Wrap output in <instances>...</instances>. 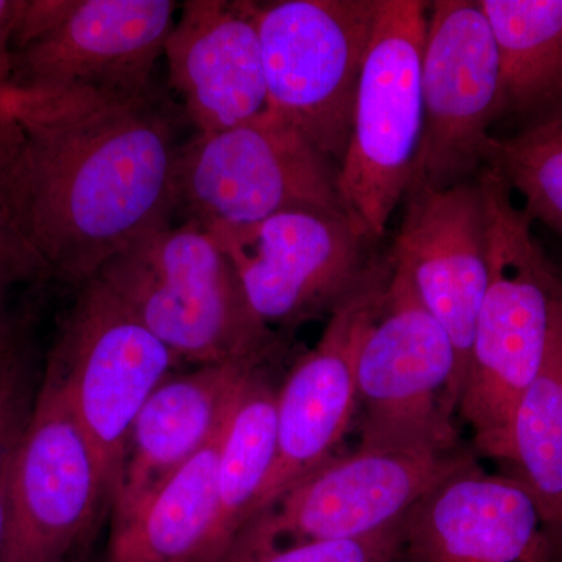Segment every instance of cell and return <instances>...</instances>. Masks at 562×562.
I'll return each mask as SVG.
<instances>
[{
    "mask_svg": "<svg viewBox=\"0 0 562 562\" xmlns=\"http://www.w3.org/2000/svg\"><path fill=\"white\" fill-rule=\"evenodd\" d=\"M502 63L503 117L562 120V0H480Z\"/></svg>",
    "mask_w": 562,
    "mask_h": 562,
    "instance_id": "cell-20",
    "label": "cell"
},
{
    "mask_svg": "<svg viewBox=\"0 0 562 562\" xmlns=\"http://www.w3.org/2000/svg\"><path fill=\"white\" fill-rule=\"evenodd\" d=\"M21 0H0V90L10 87L13 72V38Z\"/></svg>",
    "mask_w": 562,
    "mask_h": 562,
    "instance_id": "cell-27",
    "label": "cell"
},
{
    "mask_svg": "<svg viewBox=\"0 0 562 562\" xmlns=\"http://www.w3.org/2000/svg\"><path fill=\"white\" fill-rule=\"evenodd\" d=\"M424 124L405 198L475 180L491 165L503 117L502 63L480 0L428 5L422 57Z\"/></svg>",
    "mask_w": 562,
    "mask_h": 562,
    "instance_id": "cell-9",
    "label": "cell"
},
{
    "mask_svg": "<svg viewBox=\"0 0 562 562\" xmlns=\"http://www.w3.org/2000/svg\"><path fill=\"white\" fill-rule=\"evenodd\" d=\"M0 272L9 273L20 283H38L47 280L43 265L29 249L24 239L18 235L2 211H0Z\"/></svg>",
    "mask_w": 562,
    "mask_h": 562,
    "instance_id": "cell-26",
    "label": "cell"
},
{
    "mask_svg": "<svg viewBox=\"0 0 562 562\" xmlns=\"http://www.w3.org/2000/svg\"><path fill=\"white\" fill-rule=\"evenodd\" d=\"M395 562H552V553L527 487L472 458L408 514Z\"/></svg>",
    "mask_w": 562,
    "mask_h": 562,
    "instance_id": "cell-16",
    "label": "cell"
},
{
    "mask_svg": "<svg viewBox=\"0 0 562 562\" xmlns=\"http://www.w3.org/2000/svg\"><path fill=\"white\" fill-rule=\"evenodd\" d=\"M258 2L187 0L168 40L169 87L179 94L195 133H214L268 110Z\"/></svg>",
    "mask_w": 562,
    "mask_h": 562,
    "instance_id": "cell-17",
    "label": "cell"
},
{
    "mask_svg": "<svg viewBox=\"0 0 562 562\" xmlns=\"http://www.w3.org/2000/svg\"><path fill=\"white\" fill-rule=\"evenodd\" d=\"M405 520L368 538L346 541L272 543L243 530L217 562H395Z\"/></svg>",
    "mask_w": 562,
    "mask_h": 562,
    "instance_id": "cell-25",
    "label": "cell"
},
{
    "mask_svg": "<svg viewBox=\"0 0 562 562\" xmlns=\"http://www.w3.org/2000/svg\"><path fill=\"white\" fill-rule=\"evenodd\" d=\"M32 376L31 351L21 330L0 350V560L9 520L11 469L36 397Z\"/></svg>",
    "mask_w": 562,
    "mask_h": 562,
    "instance_id": "cell-24",
    "label": "cell"
},
{
    "mask_svg": "<svg viewBox=\"0 0 562 562\" xmlns=\"http://www.w3.org/2000/svg\"><path fill=\"white\" fill-rule=\"evenodd\" d=\"M379 0L258 5L268 110L341 166Z\"/></svg>",
    "mask_w": 562,
    "mask_h": 562,
    "instance_id": "cell-8",
    "label": "cell"
},
{
    "mask_svg": "<svg viewBox=\"0 0 562 562\" xmlns=\"http://www.w3.org/2000/svg\"><path fill=\"white\" fill-rule=\"evenodd\" d=\"M228 416L133 519L110 528L103 562H217V473Z\"/></svg>",
    "mask_w": 562,
    "mask_h": 562,
    "instance_id": "cell-19",
    "label": "cell"
},
{
    "mask_svg": "<svg viewBox=\"0 0 562 562\" xmlns=\"http://www.w3.org/2000/svg\"><path fill=\"white\" fill-rule=\"evenodd\" d=\"M505 465L538 506L552 562H562V294L541 371L514 414Z\"/></svg>",
    "mask_w": 562,
    "mask_h": 562,
    "instance_id": "cell-21",
    "label": "cell"
},
{
    "mask_svg": "<svg viewBox=\"0 0 562 562\" xmlns=\"http://www.w3.org/2000/svg\"><path fill=\"white\" fill-rule=\"evenodd\" d=\"M20 281L9 273L0 272V350L5 349L21 330V321L11 308V290Z\"/></svg>",
    "mask_w": 562,
    "mask_h": 562,
    "instance_id": "cell-28",
    "label": "cell"
},
{
    "mask_svg": "<svg viewBox=\"0 0 562 562\" xmlns=\"http://www.w3.org/2000/svg\"><path fill=\"white\" fill-rule=\"evenodd\" d=\"M173 184L176 213L205 231L292 210L346 213L338 166L271 110L227 131L195 133L181 144Z\"/></svg>",
    "mask_w": 562,
    "mask_h": 562,
    "instance_id": "cell-6",
    "label": "cell"
},
{
    "mask_svg": "<svg viewBox=\"0 0 562 562\" xmlns=\"http://www.w3.org/2000/svg\"><path fill=\"white\" fill-rule=\"evenodd\" d=\"M268 362L244 380L222 439L214 530L217 561L250 522L276 461L279 386L269 379Z\"/></svg>",
    "mask_w": 562,
    "mask_h": 562,
    "instance_id": "cell-22",
    "label": "cell"
},
{
    "mask_svg": "<svg viewBox=\"0 0 562 562\" xmlns=\"http://www.w3.org/2000/svg\"><path fill=\"white\" fill-rule=\"evenodd\" d=\"M241 280L262 325L288 335L330 316L364 279L371 241L346 213L292 210L235 227L209 228Z\"/></svg>",
    "mask_w": 562,
    "mask_h": 562,
    "instance_id": "cell-12",
    "label": "cell"
},
{
    "mask_svg": "<svg viewBox=\"0 0 562 562\" xmlns=\"http://www.w3.org/2000/svg\"><path fill=\"white\" fill-rule=\"evenodd\" d=\"M180 364L99 277L79 288L47 366L60 376L90 442L110 506L120 490L133 424Z\"/></svg>",
    "mask_w": 562,
    "mask_h": 562,
    "instance_id": "cell-7",
    "label": "cell"
},
{
    "mask_svg": "<svg viewBox=\"0 0 562 562\" xmlns=\"http://www.w3.org/2000/svg\"><path fill=\"white\" fill-rule=\"evenodd\" d=\"M387 271V254L373 255L364 279L333 310L319 341L295 360L277 390L276 461L251 519L335 457L357 416L358 344Z\"/></svg>",
    "mask_w": 562,
    "mask_h": 562,
    "instance_id": "cell-13",
    "label": "cell"
},
{
    "mask_svg": "<svg viewBox=\"0 0 562 562\" xmlns=\"http://www.w3.org/2000/svg\"><path fill=\"white\" fill-rule=\"evenodd\" d=\"M357 394L360 443L461 447L452 339L391 258L358 344Z\"/></svg>",
    "mask_w": 562,
    "mask_h": 562,
    "instance_id": "cell-4",
    "label": "cell"
},
{
    "mask_svg": "<svg viewBox=\"0 0 562 562\" xmlns=\"http://www.w3.org/2000/svg\"><path fill=\"white\" fill-rule=\"evenodd\" d=\"M479 177L490 216V280L458 413L471 427L475 449L505 464L514 414L549 347L562 272L501 173L487 166Z\"/></svg>",
    "mask_w": 562,
    "mask_h": 562,
    "instance_id": "cell-2",
    "label": "cell"
},
{
    "mask_svg": "<svg viewBox=\"0 0 562 562\" xmlns=\"http://www.w3.org/2000/svg\"><path fill=\"white\" fill-rule=\"evenodd\" d=\"M405 201L401 231L387 255L452 339L462 392L490 280V216L483 184L476 177L446 190L416 192Z\"/></svg>",
    "mask_w": 562,
    "mask_h": 562,
    "instance_id": "cell-15",
    "label": "cell"
},
{
    "mask_svg": "<svg viewBox=\"0 0 562 562\" xmlns=\"http://www.w3.org/2000/svg\"><path fill=\"white\" fill-rule=\"evenodd\" d=\"M268 361L201 366L172 373L154 391L133 424L120 490L110 506V528L133 519L211 441L244 380Z\"/></svg>",
    "mask_w": 562,
    "mask_h": 562,
    "instance_id": "cell-18",
    "label": "cell"
},
{
    "mask_svg": "<svg viewBox=\"0 0 562 562\" xmlns=\"http://www.w3.org/2000/svg\"><path fill=\"white\" fill-rule=\"evenodd\" d=\"M428 5L379 0L355 99L346 157L338 169L344 210L372 244L405 199L419 150L422 57Z\"/></svg>",
    "mask_w": 562,
    "mask_h": 562,
    "instance_id": "cell-5",
    "label": "cell"
},
{
    "mask_svg": "<svg viewBox=\"0 0 562 562\" xmlns=\"http://www.w3.org/2000/svg\"><path fill=\"white\" fill-rule=\"evenodd\" d=\"M109 494L63 386L46 366L11 469L0 562H80Z\"/></svg>",
    "mask_w": 562,
    "mask_h": 562,
    "instance_id": "cell-10",
    "label": "cell"
},
{
    "mask_svg": "<svg viewBox=\"0 0 562 562\" xmlns=\"http://www.w3.org/2000/svg\"><path fill=\"white\" fill-rule=\"evenodd\" d=\"M490 166L524 199L532 222L562 236V120L497 138Z\"/></svg>",
    "mask_w": 562,
    "mask_h": 562,
    "instance_id": "cell-23",
    "label": "cell"
},
{
    "mask_svg": "<svg viewBox=\"0 0 562 562\" xmlns=\"http://www.w3.org/2000/svg\"><path fill=\"white\" fill-rule=\"evenodd\" d=\"M95 277L180 362L272 360L281 347L283 335L251 312L227 251L191 222L139 236Z\"/></svg>",
    "mask_w": 562,
    "mask_h": 562,
    "instance_id": "cell-3",
    "label": "cell"
},
{
    "mask_svg": "<svg viewBox=\"0 0 562 562\" xmlns=\"http://www.w3.org/2000/svg\"><path fill=\"white\" fill-rule=\"evenodd\" d=\"M472 454L432 446H368L331 457L246 525L261 541L368 538L401 524Z\"/></svg>",
    "mask_w": 562,
    "mask_h": 562,
    "instance_id": "cell-11",
    "label": "cell"
},
{
    "mask_svg": "<svg viewBox=\"0 0 562 562\" xmlns=\"http://www.w3.org/2000/svg\"><path fill=\"white\" fill-rule=\"evenodd\" d=\"M179 9L172 0H69L49 31L14 52L9 88L151 90Z\"/></svg>",
    "mask_w": 562,
    "mask_h": 562,
    "instance_id": "cell-14",
    "label": "cell"
},
{
    "mask_svg": "<svg viewBox=\"0 0 562 562\" xmlns=\"http://www.w3.org/2000/svg\"><path fill=\"white\" fill-rule=\"evenodd\" d=\"M181 144L157 87L0 90V211L47 280L83 286L171 224Z\"/></svg>",
    "mask_w": 562,
    "mask_h": 562,
    "instance_id": "cell-1",
    "label": "cell"
},
{
    "mask_svg": "<svg viewBox=\"0 0 562 562\" xmlns=\"http://www.w3.org/2000/svg\"><path fill=\"white\" fill-rule=\"evenodd\" d=\"M561 272H562V269H561Z\"/></svg>",
    "mask_w": 562,
    "mask_h": 562,
    "instance_id": "cell-29",
    "label": "cell"
}]
</instances>
